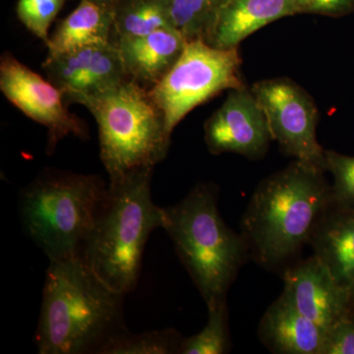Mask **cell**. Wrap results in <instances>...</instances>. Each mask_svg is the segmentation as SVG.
<instances>
[{"instance_id": "cell-15", "label": "cell", "mask_w": 354, "mask_h": 354, "mask_svg": "<svg viewBox=\"0 0 354 354\" xmlns=\"http://www.w3.org/2000/svg\"><path fill=\"white\" fill-rule=\"evenodd\" d=\"M309 243L313 247L314 256L348 291L354 304V209L332 205Z\"/></svg>"}, {"instance_id": "cell-21", "label": "cell", "mask_w": 354, "mask_h": 354, "mask_svg": "<svg viewBox=\"0 0 354 354\" xmlns=\"http://www.w3.org/2000/svg\"><path fill=\"white\" fill-rule=\"evenodd\" d=\"M204 329L189 337H183L178 354H223L230 349L227 302L208 309Z\"/></svg>"}, {"instance_id": "cell-8", "label": "cell", "mask_w": 354, "mask_h": 354, "mask_svg": "<svg viewBox=\"0 0 354 354\" xmlns=\"http://www.w3.org/2000/svg\"><path fill=\"white\" fill-rule=\"evenodd\" d=\"M250 88L264 111L272 139L281 150L326 171V150L317 140L319 111L313 97L283 77L259 81Z\"/></svg>"}, {"instance_id": "cell-1", "label": "cell", "mask_w": 354, "mask_h": 354, "mask_svg": "<svg viewBox=\"0 0 354 354\" xmlns=\"http://www.w3.org/2000/svg\"><path fill=\"white\" fill-rule=\"evenodd\" d=\"M125 295L109 288L81 256L51 261L35 334L39 354H101L127 332Z\"/></svg>"}, {"instance_id": "cell-22", "label": "cell", "mask_w": 354, "mask_h": 354, "mask_svg": "<svg viewBox=\"0 0 354 354\" xmlns=\"http://www.w3.org/2000/svg\"><path fill=\"white\" fill-rule=\"evenodd\" d=\"M325 169L333 176L332 205L354 209V157L326 150Z\"/></svg>"}, {"instance_id": "cell-17", "label": "cell", "mask_w": 354, "mask_h": 354, "mask_svg": "<svg viewBox=\"0 0 354 354\" xmlns=\"http://www.w3.org/2000/svg\"><path fill=\"white\" fill-rule=\"evenodd\" d=\"M113 7L102 6L88 0L60 22L50 36L48 55H55L92 44L113 41Z\"/></svg>"}, {"instance_id": "cell-2", "label": "cell", "mask_w": 354, "mask_h": 354, "mask_svg": "<svg viewBox=\"0 0 354 354\" xmlns=\"http://www.w3.org/2000/svg\"><path fill=\"white\" fill-rule=\"evenodd\" d=\"M324 172L295 160L261 181L241 223L249 255L258 264L276 267L309 243L332 206V187Z\"/></svg>"}, {"instance_id": "cell-14", "label": "cell", "mask_w": 354, "mask_h": 354, "mask_svg": "<svg viewBox=\"0 0 354 354\" xmlns=\"http://www.w3.org/2000/svg\"><path fill=\"white\" fill-rule=\"evenodd\" d=\"M186 43L183 35L171 27L115 44L128 78L151 88L176 64Z\"/></svg>"}, {"instance_id": "cell-27", "label": "cell", "mask_w": 354, "mask_h": 354, "mask_svg": "<svg viewBox=\"0 0 354 354\" xmlns=\"http://www.w3.org/2000/svg\"><path fill=\"white\" fill-rule=\"evenodd\" d=\"M353 316H354V304L353 305Z\"/></svg>"}, {"instance_id": "cell-4", "label": "cell", "mask_w": 354, "mask_h": 354, "mask_svg": "<svg viewBox=\"0 0 354 354\" xmlns=\"http://www.w3.org/2000/svg\"><path fill=\"white\" fill-rule=\"evenodd\" d=\"M162 227L207 307L225 304L230 286L249 257L243 235L221 218L218 190L199 183L174 206L162 208Z\"/></svg>"}, {"instance_id": "cell-5", "label": "cell", "mask_w": 354, "mask_h": 354, "mask_svg": "<svg viewBox=\"0 0 354 354\" xmlns=\"http://www.w3.org/2000/svg\"><path fill=\"white\" fill-rule=\"evenodd\" d=\"M106 188L95 174L44 169L19 193L26 234L50 262L80 256Z\"/></svg>"}, {"instance_id": "cell-25", "label": "cell", "mask_w": 354, "mask_h": 354, "mask_svg": "<svg viewBox=\"0 0 354 354\" xmlns=\"http://www.w3.org/2000/svg\"><path fill=\"white\" fill-rule=\"evenodd\" d=\"M300 12L342 16L354 8V0H295Z\"/></svg>"}, {"instance_id": "cell-3", "label": "cell", "mask_w": 354, "mask_h": 354, "mask_svg": "<svg viewBox=\"0 0 354 354\" xmlns=\"http://www.w3.org/2000/svg\"><path fill=\"white\" fill-rule=\"evenodd\" d=\"M153 169L109 180L80 253L102 281L124 295L136 290L147 242L164 221L152 199Z\"/></svg>"}, {"instance_id": "cell-10", "label": "cell", "mask_w": 354, "mask_h": 354, "mask_svg": "<svg viewBox=\"0 0 354 354\" xmlns=\"http://www.w3.org/2000/svg\"><path fill=\"white\" fill-rule=\"evenodd\" d=\"M204 131L209 153H237L250 160L264 157L272 140L264 111L246 86L230 90L205 123Z\"/></svg>"}, {"instance_id": "cell-24", "label": "cell", "mask_w": 354, "mask_h": 354, "mask_svg": "<svg viewBox=\"0 0 354 354\" xmlns=\"http://www.w3.org/2000/svg\"><path fill=\"white\" fill-rule=\"evenodd\" d=\"M321 354H354L353 310L326 332Z\"/></svg>"}, {"instance_id": "cell-26", "label": "cell", "mask_w": 354, "mask_h": 354, "mask_svg": "<svg viewBox=\"0 0 354 354\" xmlns=\"http://www.w3.org/2000/svg\"><path fill=\"white\" fill-rule=\"evenodd\" d=\"M88 1L95 2V3L102 6L113 7L120 0H88Z\"/></svg>"}, {"instance_id": "cell-23", "label": "cell", "mask_w": 354, "mask_h": 354, "mask_svg": "<svg viewBox=\"0 0 354 354\" xmlns=\"http://www.w3.org/2000/svg\"><path fill=\"white\" fill-rule=\"evenodd\" d=\"M65 0H19L17 15L26 29L48 43L50 28L62 10Z\"/></svg>"}, {"instance_id": "cell-19", "label": "cell", "mask_w": 354, "mask_h": 354, "mask_svg": "<svg viewBox=\"0 0 354 354\" xmlns=\"http://www.w3.org/2000/svg\"><path fill=\"white\" fill-rule=\"evenodd\" d=\"M225 0H169L172 27L187 41L203 39Z\"/></svg>"}, {"instance_id": "cell-18", "label": "cell", "mask_w": 354, "mask_h": 354, "mask_svg": "<svg viewBox=\"0 0 354 354\" xmlns=\"http://www.w3.org/2000/svg\"><path fill=\"white\" fill-rule=\"evenodd\" d=\"M171 27L169 0H120L113 6L114 43Z\"/></svg>"}, {"instance_id": "cell-9", "label": "cell", "mask_w": 354, "mask_h": 354, "mask_svg": "<svg viewBox=\"0 0 354 354\" xmlns=\"http://www.w3.org/2000/svg\"><path fill=\"white\" fill-rule=\"evenodd\" d=\"M0 91L27 118L46 128L48 155L67 137L88 138L86 123L67 109L64 93L10 53L0 59Z\"/></svg>"}, {"instance_id": "cell-12", "label": "cell", "mask_w": 354, "mask_h": 354, "mask_svg": "<svg viewBox=\"0 0 354 354\" xmlns=\"http://www.w3.org/2000/svg\"><path fill=\"white\" fill-rule=\"evenodd\" d=\"M283 295L325 332L353 310V299L315 256L293 266L283 274Z\"/></svg>"}, {"instance_id": "cell-20", "label": "cell", "mask_w": 354, "mask_h": 354, "mask_svg": "<svg viewBox=\"0 0 354 354\" xmlns=\"http://www.w3.org/2000/svg\"><path fill=\"white\" fill-rule=\"evenodd\" d=\"M183 337L174 329L149 330L131 334L129 330L113 337L102 348L101 354L178 353Z\"/></svg>"}, {"instance_id": "cell-6", "label": "cell", "mask_w": 354, "mask_h": 354, "mask_svg": "<svg viewBox=\"0 0 354 354\" xmlns=\"http://www.w3.org/2000/svg\"><path fill=\"white\" fill-rule=\"evenodd\" d=\"M80 104L97 122L100 158L109 180L155 169L167 158L171 137L148 88L127 79Z\"/></svg>"}, {"instance_id": "cell-13", "label": "cell", "mask_w": 354, "mask_h": 354, "mask_svg": "<svg viewBox=\"0 0 354 354\" xmlns=\"http://www.w3.org/2000/svg\"><path fill=\"white\" fill-rule=\"evenodd\" d=\"M297 13L295 0H225L204 41L223 50L239 48L253 32Z\"/></svg>"}, {"instance_id": "cell-16", "label": "cell", "mask_w": 354, "mask_h": 354, "mask_svg": "<svg viewBox=\"0 0 354 354\" xmlns=\"http://www.w3.org/2000/svg\"><path fill=\"white\" fill-rule=\"evenodd\" d=\"M258 334L272 353L321 354L326 332L281 295L261 319Z\"/></svg>"}, {"instance_id": "cell-11", "label": "cell", "mask_w": 354, "mask_h": 354, "mask_svg": "<svg viewBox=\"0 0 354 354\" xmlns=\"http://www.w3.org/2000/svg\"><path fill=\"white\" fill-rule=\"evenodd\" d=\"M43 70L46 78L64 93L66 102L78 104L129 79L113 41L48 55Z\"/></svg>"}, {"instance_id": "cell-7", "label": "cell", "mask_w": 354, "mask_h": 354, "mask_svg": "<svg viewBox=\"0 0 354 354\" xmlns=\"http://www.w3.org/2000/svg\"><path fill=\"white\" fill-rule=\"evenodd\" d=\"M239 48H215L203 39L187 41L164 78L149 88L165 116L171 137L177 125L197 106L225 90L245 87Z\"/></svg>"}]
</instances>
